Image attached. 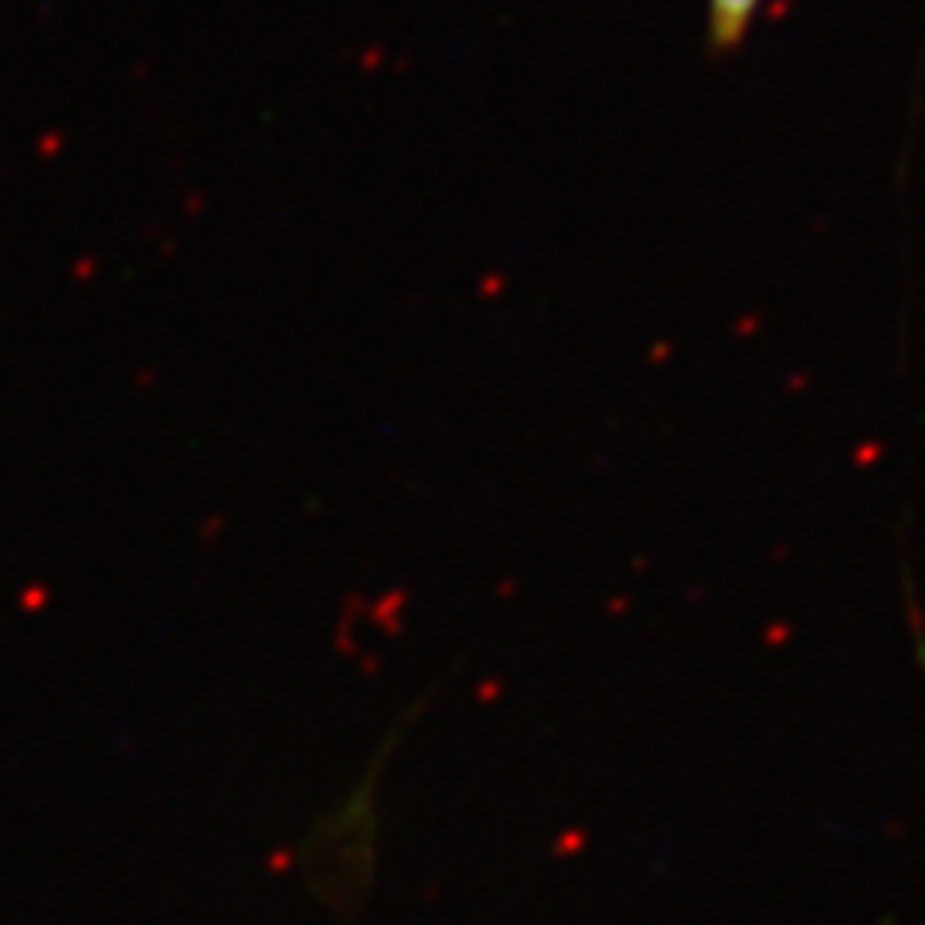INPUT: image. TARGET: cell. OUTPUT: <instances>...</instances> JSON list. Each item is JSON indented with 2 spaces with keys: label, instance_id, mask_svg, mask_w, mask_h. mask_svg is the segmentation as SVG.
I'll return each instance as SVG.
<instances>
[{
  "label": "cell",
  "instance_id": "obj_1",
  "mask_svg": "<svg viewBox=\"0 0 925 925\" xmlns=\"http://www.w3.org/2000/svg\"><path fill=\"white\" fill-rule=\"evenodd\" d=\"M760 12H764V0H705V32L713 51H737Z\"/></svg>",
  "mask_w": 925,
  "mask_h": 925
}]
</instances>
